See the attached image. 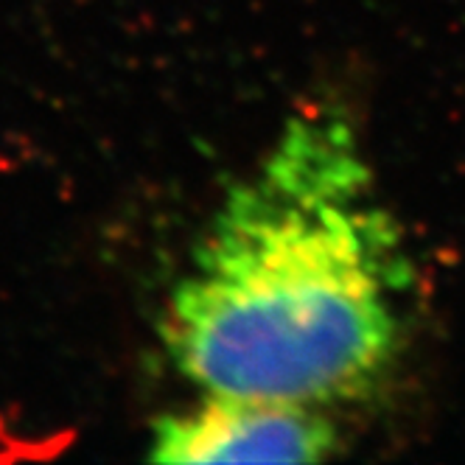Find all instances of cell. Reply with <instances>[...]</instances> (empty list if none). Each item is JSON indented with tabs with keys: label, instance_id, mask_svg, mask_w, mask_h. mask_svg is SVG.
Wrapping results in <instances>:
<instances>
[{
	"label": "cell",
	"instance_id": "obj_1",
	"mask_svg": "<svg viewBox=\"0 0 465 465\" xmlns=\"http://www.w3.org/2000/svg\"><path fill=\"white\" fill-rule=\"evenodd\" d=\"M410 267L337 107L297 113L199 239L160 334L203 392L334 407L404 345Z\"/></svg>",
	"mask_w": 465,
	"mask_h": 465
},
{
	"label": "cell",
	"instance_id": "obj_2",
	"mask_svg": "<svg viewBox=\"0 0 465 465\" xmlns=\"http://www.w3.org/2000/svg\"><path fill=\"white\" fill-rule=\"evenodd\" d=\"M160 415L146 457L154 462H320L337 451V429L320 407L272 398L213 395Z\"/></svg>",
	"mask_w": 465,
	"mask_h": 465
}]
</instances>
